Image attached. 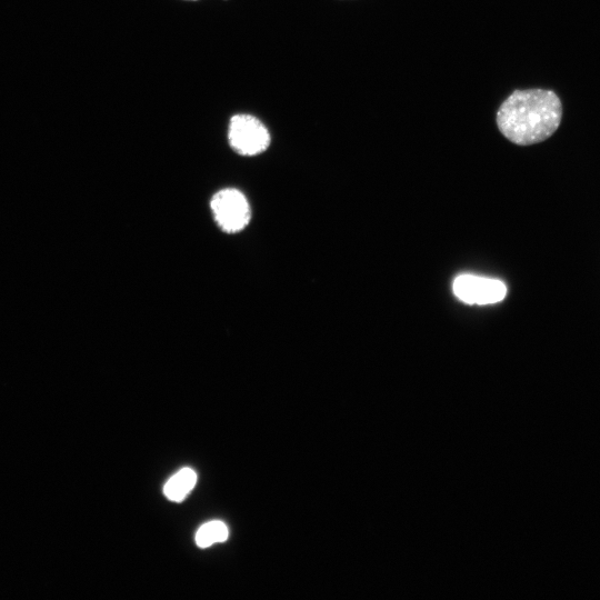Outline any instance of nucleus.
<instances>
[{
	"label": "nucleus",
	"instance_id": "20e7f679",
	"mask_svg": "<svg viewBox=\"0 0 600 600\" xmlns=\"http://www.w3.org/2000/svg\"><path fill=\"white\" fill-rule=\"evenodd\" d=\"M452 289L453 293L468 304L496 303L507 294V287L502 281L472 274L457 277Z\"/></svg>",
	"mask_w": 600,
	"mask_h": 600
},
{
	"label": "nucleus",
	"instance_id": "f03ea898",
	"mask_svg": "<svg viewBox=\"0 0 600 600\" xmlns=\"http://www.w3.org/2000/svg\"><path fill=\"white\" fill-rule=\"evenodd\" d=\"M228 141L237 153L257 156L268 149L271 138L267 127L257 117L238 113L229 121Z\"/></svg>",
	"mask_w": 600,
	"mask_h": 600
},
{
	"label": "nucleus",
	"instance_id": "0eeeda50",
	"mask_svg": "<svg viewBox=\"0 0 600 600\" xmlns=\"http://www.w3.org/2000/svg\"><path fill=\"white\" fill-rule=\"evenodd\" d=\"M184 1H197V0H184Z\"/></svg>",
	"mask_w": 600,
	"mask_h": 600
},
{
	"label": "nucleus",
	"instance_id": "423d86ee",
	"mask_svg": "<svg viewBox=\"0 0 600 600\" xmlns=\"http://www.w3.org/2000/svg\"><path fill=\"white\" fill-rule=\"evenodd\" d=\"M228 534V528L222 521L212 520L198 529L194 541L199 548H208L213 543L226 541Z\"/></svg>",
	"mask_w": 600,
	"mask_h": 600
},
{
	"label": "nucleus",
	"instance_id": "39448f33",
	"mask_svg": "<svg viewBox=\"0 0 600 600\" xmlns=\"http://www.w3.org/2000/svg\"><path fill=\"white\" fill-rule=\"evenodd\" d=\"M197 482V473L191 468L184 467L174 473L164 484V496L174 502L182 501L193 489Z\"/></svg>",
	"mask_w": 600,
	"mask_h": 600
},
{
	"label": "nucleus",
	"instance_id": "f257e3e1",
	"mask_svg": "<svg viewBox=\"0 0 600 600\" xmlns=\"http://www.w3.org/2000/svg\"><path fill=\"white\" fill-rule=\"evenodd\" d=\"M562 119V103L549 89L512 91L499 106L496 123L504 138L518 146H531L550 138Z\"/></svg>",
	"mask_w": 600,
	"mask_h": 600
},
{
	"label": "nucleus",
	"instance_id": "7ed1b4c3",
	"mask_svg": "<svg viewBox=\"0 0 600 600\" xmlns=\"http://www.w3.org/2000/svg\"><path fill=\"white\" fill-rule=\"evenodd\" d=\"M210 208L221 230L236 233L250 221V206L244 194L232 188L218 191L211 199Z\"/></svg>",
	"mask_w": 600,
	"mask_h": 600
}]
</instances>
